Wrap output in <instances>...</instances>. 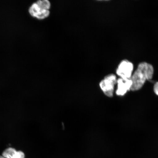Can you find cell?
<instances>
[{
    "instance_id": "obj_1",
    "label": "cell",
    "mask_w": 158,
    "mask_h": 158,
    "mask_svg": "<svg viewBox=\"0 0 158 158\" xmlns=\"http://www.w3.org/2000/svg\"><path fill=\"white\" fill-rule=\"evenodd\" d=\"M154 71V67L150 63L146 62L139 63L137 68L134 70L131 78L132 81L131 90L135 91L140 89L146 81L152 79Z\"/></svg>"
},
{
    "instance_id": "obj_2",
    "label": "cell",
    "mask_w": 158,
    "mask_h": 158,
    "mask_svg": "<svg viewBox=\"0 0 158 158\" xmlns=\"http://www.w3.org/2000/svg\"><path fill=\"white\" fill-rule=\"evenodd\" d=\"M116 75L110 74L104 77L99 84L100 87L103 93L108 97L113 96L114 86L117 84Z\"/></svg>"
},
{
    "instance_id": "obj_3",
    "label": "cell",
    "mask_w": 158,
    "mask_h": 158,
    "mask_svg": "<svg viewBox=\"0 0 158 158\" xmlns=\"http://www.w3.org/2000/svg\"><path fill=\"white\" fill-rule=\"evenodd\" d=\"M134 72L133 63L126 59L120 61L116 70V75L120 78L128 79H131Z\"/></svg>"
},
{
    "instance_id": "obj_4",
    "label": "cell",
    "mask_w": 158,
    "mask_h": 158,
    "mask_svg": "<svg viewBox=\"0 0 158 158\" xmlns=\"http://www.w3.org/2000/svg\"><path fill=\"white\" fill-rule=\"evenodd\" d=\"M117 88L116 94L118 96H123L131 90L132 81L131 79L118 78L117 81Z\"/></svg>"
},
{
    "instance_id": "obj_5",
    "label": "cell",
    "mask_w": 158,
    "mask_h": 158,
    "mask_svg": "<svg viewBox=\"0 0 158 158\" xmlns=\"http://www.w3.org/2000/svg\"><path fill=\"white\" fill-rule=\"evenodd\" d=\"M2 156L5 158H25L23 152L17 151L12 148H9L5 149L2 153Z\"/></svg>"
},
{
    "instance_id": "obj_6",
    "label": "cell",
    "mask_w": 158,
    "mask_h": 158,
    "mask_svg": "<svg viewBox=\"0 0 158 158\" xmlns=\"http://www.w3.org/2000/svg\"><path fill=\"white\" fill-rule=\"evenodd\" d=\"M40 10V9L39 7L36 3H34L30 7L29 12L31 16L36 18Z\"/></svg>"
},
{
    "instance_id": "obj_7",
    "label": "cell",
    "mask_w": 158,
    "mask_h": 158,
    "mask_svg": "<svg viewBox=\"0 0 158 158\" xmlns=\"http://www.w3.org/2000/svg\"><path fill=\"white\" fill-rule=\"evenodd\" d=\"M36 3L41 9L49 10L51 7L50 2L47 0H42L37 1Z\"/></svg>"
},
{
    "instance_id": "obj_8",
    "label": "cell",
    "mask_w": 158,
    "mask_h": 158,
    "mask_svg": "<svg viewBox=\"0 0 158 158\" xmlns=\"http://www.w3.org/2000/svg\"><path fill=\"white\" fill-rule=\"evenodd\" d=\"M50 14L49 10L41 9L37 15L36 18L39 19H43L48 17Z\"/></svg>"
},
{
    "instance_id": "obj_9",
    "label": "cell",
    "mask_w": 158,
    "mask_h": 158,
    "mask_svg": "<svg viewBox=\"0 0 158 158\" xmlns=\"http://www.w3.org/2000/svg\"><path fill=\"white\" fill-rule=\"evenodd\" d=\"M153 90L155 94L158 96V82H156L154 85Z\"/></svg>"
},
{
    "instance_id": "obj_10",
    "label": "cell",
    "mask_w": 158,
    "mask_h": 158,
    "mask_svg": "<svg viewBox=\"0 0 158 158\" xmlns=\"http://www.w3.org/2000/svg\"><path fill=\"white\" fill-rule=\"evenodd\" d=\"M0 158H5L3 157L2 156H0Z\"/></svg>"
}]
</instances>
